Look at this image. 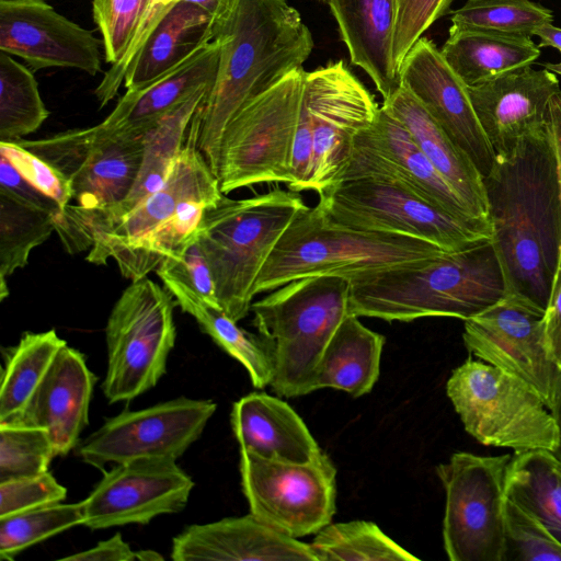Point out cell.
<instances>
[{
  "label": "cell",
  "instance_id": "obj_1",
  "mask_svg": "<svg viewBox=\"0 0 561 561\" xmlns=\"http://www.w3.org/2000/svg\"><path fill=\"white\" fill-rule=\"evenodd\" d=\"M483 183L507 294L546 311L561 256V183L549 125L496 156Z\"/></svg>",
  "mask_w": 561,
  "mask_h": 561
},
{
  "label": "cell",
  "instance_id": "obj_2",
  "mask_svg": "<svg viewBox=\"0 0 561 561\" xmlns=\"http://www.w3.org/2000/svg\"><path fill=\"white\" fill-rule=\"evenodd\" d=\"M220 45L216 77L190 129L217 176L220 141L236 113L291 71L313 48L310 30L288 0H231L215 21Z\"/></svg>",
  "mask_w": 561,
  "mask_h": 561
},
{
  "label": "cell",
  "instance_id": "obj_3",
  "mask_svg": "<svg viewBox=\"0 0 561 561\" xmlns=\"http://www.w3.org/2000/svg\"><path fill=\"white\" fill-rule=\"evenodd\" d=\"M348 280V314L389 322L426 317L465 321L507 295L492 239Z\"/></svg>",
  "mask_w": 561,
  "mask_h": 561
},
{
  "label": "cell",
  "instance_id": "obj_4",
  "mask_svg": "<svg viewBox=\"0 0 561 561\" xmlns=\"http://www.w3.org/2000/svg\"><path fill=\"white\" fill-rule=\"evenodd\" d=\"M447 251L417 238L363 231L330 220L317 204L293 219L262 267L253 296L310 276L355 275L385 270Z\"/></svg>",
  "mask_w": 561,
  "mask_h": 561
},
{
  "label": "cell",
  "instance_id": "obj_5",
  "mask_svg": "<svg viewBox=\"0 0 561 561\" xmlns=\"http://www.w3.org/2000/svg\"><path fill=\"white\" fill-rule=\"evenodd\" d=\"M294 191L273 190L243 199L226 196L206 209L197 242L221 309L234 321L251 310L254 283L293 219L305 209Z\"/></svg>",
  "mask_w": 561,
  "mask_h": 561
},
{
  "label": "cell",
  "instance_id": "obj_6",
  "mask_svg": "<svg viewBox=\"0 0 561 561\" xmlns=\"http://www.w3.org/2000/svg\"><path fill=\"white\" fill-rule=\"evenodd\" d=\"M379 107L343 60L306 72L289 190L319 194L337 183L352 158L356 136L374 123Z\"/></svg>",
  "mask_w": 561,
  "mask_h": 561
},
{
  "label": "cell",
  "instance_id": "obj_7",
  "mask_svg": "<svg viewBox=\"0 0 561 561\" xmlns=\"http://www.w3.org/2000/svg\"><path fill=\"white\" fill-rule=\"evenodd\" d=\"M350 280L310 276L291 280L251 305L253 324L272 356L273 391L286 398L310 393L321 355L348 314Z\"/></svg>",
  "mask_w": 561,
  "mask_h": 561
},
{
  "label": "cell",
  "instance_id": "obj_8",
  "mask_svg": "<svg viewBox=\"0 0 561 561\" xmlns=\"http://www.w3.org/2000/svg\"><path fill=\"white\" fill-rule=\"evenodd\" d=\"M319 205L333 222L363 231L403 234L456 250L492 239L489 218H461L396 181L364 176L319 193Z\"/></svg>",
  "mask_w": 561,
  "mask_h": 561
},
{
  "label": "cell",
  "instance_id": "obj_9",
  "mask_svg": "<svg viewBox=\"0 0 561 561\" xmlns=\"http://www.w3.org/2000/svg\"><path fill=\"white\" fill-rule=\"evenodd\" d=\"M446 392L467 433L483 445L515 453L557 446L556 422L541 397L483 360L469 358L455 368Z\"/></svg>",
  "mask_w": 561,
  "mask_h": 561
},
{
  "label": "cell",
  "instance_id": "obj_10",
  "mask_svg": "<svg viewBox=\"0 0 561 561\" xmlns=\"http://www.w3.org/2000/svg\"><path fill=\"white\" fill-rule=\"evenodd\" d=\"M306 72L298 68L243 105L226 126L217 179L224 194L291 182L290 159Z\"/></svg>",
  "mask_w": 561,
  "mask_h": 561
},
{
  "label": "cell",
  "instance_id": "obj_11",
  "mask_svg": "<svg viewBox=\"0 0 561 561\" xmlns=\"http://www.w3.org/2000/svg\"><path fill=\"white\" fill-rule=\"evenodd\" d=\"M171 293L142 277L122 293L105 327L107 368L102 390L110 403L130 401L165 374L176 329Z\"/></svg>",
  "mask_w": 561,
  "mask_h": 561
},
{
  "label": "cell",
  "instance_id": "obj_12",
  "mask_svg": "<svg viewBox=\"0 0 561 561\" xmlns=\"http://www.w3.org/2000/svg\"><path fill=\"white\" fill-rule=\"evenodd\" d=\"M511 455L459 451L436 467L445 490L444 548L450 561H503L505 477Z\"/></svg>",
  "mask_w": 561,
  "mask_h": 561
},
{
  "label": "cell",
  "instance_id": "obj_13",
  "mask_svg": "<svg viewBox=\"0 0 561 561\" xmlns=\"http://www.w3.org/2000/svg\"><path fill=\"white\" fill-rule=\"evenodd\" d=\"M240 474L250 513L273 529L297 539L332 522L336 469L323 451L296 463L240 450Z\"/></svg>",
  "mask_w": 561,
  "mask_h": 561
},
{
  "label": "cell",
  "instance_id": "obj_14",
  "mask_svg": "<svg viewBox=\"0 0 561 561\" xmlns=\"http://www.w3.org/2000/svg\"><path fill=\"white\" fill-rule=\"evenodd\" d=\"M14 141L58 170L71 185V205L85 211L105 210L124 201L144 156V136L114 133L101 123L43 139Z\"/></svg>",
  "mask_w": 561,
  "mask_h": 561
},
{
  "label": "cell",
  "instance_id": "obj_15",
  "mask_svg": "<svg viewBox=\"0 0 561 561\" xmlns=\"http://www.w3.org/2000/svg\"><path fill=\"white\" fill-rule=\"evenodd\" d=\"M543 316L507 294L465 320L462 340L470 354L527 383L550 409L561 392V366L547 347Z\"/></svg>",
  "mask_w": 561,
  "mask_h": 561
},
{
  "label": "cell",
  "instance_id": "obj_16",
  "mask_svg": "<svg viewBox=\"0 0 561 561\" xmlns=\"http://www.w3.org/2000/svg\"><path fill=\"white\" fill-rule=\"evenodd\" d=\"M216 408L211 400L180 397L123 411L79 442L76 453L95 468L140 458L178 460L202 435Z\"/></svg>",
  "mask_w": 561,
  "mask_h": 561
},
{
  "label": "cell",
  "instance_id": "obj_17",
  "mask_svg": "<svg viewBox=\"0 0 561 561\" xmlns=\"http://www.w3.org/2000/svg\"><path fill=\"white\" fill-rule=\"evenodd\" d=\"M194 488L192 478L168 458H140L114 465L83 500V526L106 529L181 512Z\"/></svg>",
  "mask_w": 561,
  "mask_h": 561
},
{
  "label": "cell",
  "instance_id": "obj_18",
  "mask_svg": "<svg viewBox=\"0 0 561 561\" xmlns=\"http://www.w3.org/2000/svg\"><path fill=\"white\" fill-rule=\"evenodd\" d=\"M364 176L390 179L455 216L481 218L472 215L408 128L385 105L374 123L356 136L352 158L339 182Z\"/></svg>",
  "mask_w": 561,
  "mask_h": 561
},
{
  "label": "cell",
  "instance_id": "obj_19",
  "mask_svg": "<svg viewBox=\"0 0 561 561\" xmlns=\"http://www.w3.org/2000/svg\"><path fill=\"white\" fill-rule=\"evenodd\" d=\"M225 194L219 181L197 147L188 128L183 148L175 157L165 182L129 213L94 237L87 260L93 264L116 261L169 220L191 199L217 205Z\"/></svg>",
  "mask_w": 561,
  "mask_h": 561
},
{
  "label": "cell",
  "instance_id": "obj_20",
  "mask_svg": "<svg viewBox=\"0 0 561 561\" xmlns=\"http://www.w3.org/2000/svg\"><path fill=\"white\" fill-rule=\"evenodd\" d=\"M103 42L44 0H0V50L22 58L33 70H102Z\"/></svg>",
  "mask_w": 561,
  "mask_h": 561
},
{
  "label": "cell",
  "instance_id": "obj_21",
  "mask_svg": "<svg viewBox=\"0 0 561 561\" xmlns=\"http://www.w3.org/2000/svg\"><path fill=\"white\" fill-rule=\"evenodd\" d=\"M399 78L485 178L494 165L495 153L478 121L467 85L445 61L440 49L427 37H420L402 60Z\"/></svg>",
  "mask_w": 561,
  "mask_h": 561
},
{
  "label": "cell",
  "instance_id": "obj_22",
  "mask_svg": "<svg viewBox=\"0 0 561 561\" xmlns=\"http://www.w3.org/2000/svg\"><path fill=\"white\" fill-rule=\"evenodd\" d=\"M210 87L203 88L165 114L144 135V156L137 179L127 197L105 210L85 211L69 204L59 228L69 253L91 249L93 239L165 182L173 161L183 148L192 118Z\"/></svg>",
  "mask_w": 561,
  "mask_h": 561
},
{
  "label": "cell",
  "instance_id": "obj_23",
  "mask_svg": "<svg viewBox=\"0 0 561 561\" xmlns=\"http://www.w3.org/2000/svg\"><path fill=\"white\" fill-rule=\"evenodd\" d=\"M467 88L495 157L508 154L523 138L546 129L550 102L561 91L556 73L531 66Z\"/></svg>",
  "mask_w": 561,
  "mask_h": 561
},
{
  "label": "cell",
  "instance_id": "obj_24",
  "mask_svg": "<svg viewBox=\"0 0 561 561\" xmlns=\"http://www.w3.org/2000/svg\"><path fill=\"white\" fill-rule=\"evenodd\" d=\"M95 382L96 377L89 369L84 355L66 344L24 408L0 423L45 430L58 456H65L78 446L89 423Z\"/></svg>",
  "mask_w": 561,
  "mask_h": 561
},
{
  "label": "cell",
  "instance_id": "obj_25",
  "mask_svg": "<svg viewBox=\"0 0 561 561\" xmlns=\"http://www.w3.org/2000/svg\"><path fill=\"white\" fill-rule=\"evenodd\" d=\"M174 561H317L309 543L286 536L251 513L194 524L172 539Z\"/></svg>",
  "mask_w": 561,
  "mask_h": 561
},
{
  "label": "cell",
  "instance_id": "obj_26",
  "mask_svg": "<svg viewBox=\"0 0 561 561\" xmlns=\"http://www.w3.org/2000/svg\"><path fill=\"white\" fill-rule=\"evenodd\" d=\"M219 53L220 45L213 39L147 85L135 91L126 90L101 124L114 133L142 137L179 104L211 85Z\"/></svg>",
  "mask_w": 561,
  "mask_h": 561
},
{
  "label": "cell",
  "instance_id": "obj_27",
  "mask_svg": "<svg viewBox=\"0 0 561 561\" xmlns=\"http://www.w3.org/2000/svg\"><path fill=\"white\" fill-rule=\"evenodd\" d=\"M230 422L240 450L305 463L322 453L302 419L285 401L250 393L233 403Z\"/></svg>",
  "mask_w": 561,
  "mask_h": 561
},
{
  "label": "cell",
  "instance_id": "obj_28",
  "mask_svg": "<svg viewBox=\"0 0 561 561\" xmlns=\"http://www.w3.org/2000/svg\"><path fill=\"white\" fill-rule=\"evenodd\" d=\"M353 65L363 69L383 100L400 85L392 59L398 0H327Z\"/></svg>",
  "mask_w": 561,
  "mask_h": 561
},
{
  "label": "cell",
  "instance_id": "obj_29",
  "mask_svg": "<svg viewBox=\"0 0 561 561\" xmlns=\"http://www.w3.org/2000/svg\"><path fill=\"white\" fill-rule=\"evenodd\" d=\"M385 105L411 133L439 174L476 217L489 218L483 178L419 99L402 83Z\"/></svg>",
  "mask_w": 561,
  "mask_h": 561
},
{
  "label": "cell",
  "instance_id": "obj_30",
  "mask_svg": "<svg viewBox=\"0 0 561 561\" xmlns=\"http://www.w3.org/2000/svg\"><path fill=\"white\" fill-rule=\"evenodd\" d=\"M214 18L180 0L160 21L127 71L124 85L138 90L178 66L214 39Z\"/></svg>",
  "mask_w": 561,
  "mask_h": 561
},
{
  "label": "cell",
  "instance_id": "obj_31",
  "mask_svg": "<svg viewBox=\"0 0 561 561\" xmlns=\"http://www.w3.org/2000/svg\"><path fill=\"white\" fill-rule=\"evenodd\" d=\"M385 342L382 334L366 328L358 317L347 314L321 355L310 392L333 388L355 398L370 392L379 377Z\"/></svg>",
  "mask_w": 561,
  "mask_h": 561
},
{
  "label": "cell",
  "instance_id": "obj_32",
  "mask_svg": "<svg viewBox=\"0 0 561 561\" xmlns=\"http://www.w3.org/2000/svg\"><path fill=\"white\" fill-rule=\"evenodd\" d=\"M440 53L462 82L474 87L531 66L540 48L531 37L461 30L449 31Z\"/></svg>",
  "mask_w": 561,
  "mask_h": 561
},
{
  "label": "cell",
  "instance_id": "obj_33",
  "mask_svg": "<svg viewBox=\"0 0 561 561\" xmlns=\"http://www.w3.org/2000/svg\"><path fill=\"white\" fill-rule=\"evenodd\" d=\"M505 494L561 543V465L551 451L515 453L506 470Z\"/></svg>",
  "mask_w": 561,
  "mask_h": 561
},
{
  "label": "cell",
  "instance_id": "obj_34",
  "mask_svg": "<svg viewBox=\"0 0 561 561\" xmlns=\"http://www.w3.org/2000/svg\"><path fill=\"white\" fill-rule=\"evenodd\" d=\"M67 343L55 330L25 332L14 346L3 348L0 422L20 412Z\"/></svg>",
  "mask_w": 561,
  "mask_h": 561
},
{
  "label": "cell",
  "instance_id": "obj_35",
  "mask_svg": "<svg viewBox=\"0 0 561 561\" xmlns=\"http://www.w3.org/2000/svg\"><path fill=\"white\" fill-rule=\"evenodd\" d=\"M55 230L54 217L0 192V300L9 296L7 279L27 264L31 251Z\"/></svg>",
  "mask_w": 561,
  "mask_h": 561
},
{
  "label": "cell",
  "instance_id": "obj_36",
  "mask_svg": "<svg viewBox=\"0 0 561 561\" xmlns=\"http://www.w3.org/2000/svg\"><path fill=\"white\" fill-rule=\"evenodd\" d=\"M317 561H419L375 523L329 524L309 543Z\"/></svg>",
  "mask_w": 561,
  "mask_h": 561
},
{
  "label": "cell",
  "instance_id": "obj_37",
  "mask_svg": "<svg viewBox=\"0 0 561 561\" xmlns=\"http://www.w3.org/2000/svg\"><path fill=\"white\" fill-rule=\"evenodd\" d=\"M48 115L33 71L0 50V141L37 130Z\"/></svg>",
  "mask_w": 561,
  "mask_h": 561
},
{
  "label": "cell",
  "instance_id": "obj_38",
  "mask_svg": "<svg viewBox=\"0 0 561 561\" xmlns=\"http://www.w3.org/2000/svg\"><path fill=\"white\" fill-rule=\"evenodd\" d=\"M181 309L194 317L203 332L220 348L242 364L255 388L271 386L274 377L273 360L260 335L240 328L222 309L202 302L187 304Z\"/></svg>",
  "mask_w": 561,
  "mask_h": 561
},
{
  "label": "cell",
  "instance_id": "obj_39",
  "mask_svg": "<svg viewBox=\"0 0 561 561\" xmlns=\"http://www.w3.org/2000/svg\"><path fill=\"white\" fill-rule=\"evenodd\" d=\"M450 21L449 31L531 37L537 27L553 22V13L530 0H467L453 12Z\"/></svg>",
  "mask_w": 561,
  "mask_h": 561
},
{
  "label": "cell",
  "instance_id": "obj_40",
  "mask_svg": "<svg viewBox=\"0 0 561 561\" xmlns=\"http://www.w3.org/2000/svg\"><path fill=\"white\" fill-rule=\"evenodd\" d=\"M84 522L82 502L56 503L0 517V559L11 561L24 549Z\"/></svg>",
  "mask_w": 561,
  "mask_h": 561
},
{
  "label": "cell",
  "instance_id": "obj_41",
  "mask_svg": "<svg viewBox=\"0 0 561 561\" xmlns=\"http://www.w3.org/2000/svg\"><path fill=\"white\" fill-rule=\"evenodd\" d=\"M56 456V447L45 430L0 423V482L44 473Z\"/></svg>",
  "mask_w": 561,
  "mask_h": 561
},
{
  "label": "cell",
  "instance_id": "obj_42",
  "mask_svg": "<svg viewBox=\"0 0 561 561\" xmlns=\"http://www.w3.org/2000/svg\"><path fill=\"white\" fill-rule=\"evenodd\" d=\"M156 272L180 307L202 302L221 309L211 271L197 239L181 252L165 257Z\"/></svg>",
  "mask_w": 561,
  "mask_h": 561
},
{
  "label": "cell",
  "instance_id": "obj_43",
  "mask_svg": "<svg viewBox=\"0 0 561 561\" xmlns=\"http://www.w3.org/2000/svg\"><path fill=\"white\" fill-rule=\"evenodd\" d=\"M503 561H561V543L534 517L506 497Z\"/></svg>",
  "mask_w": 561,
  "mask_h": 561
},
{
  "label": "cell",
  "instance_id": "obj_44",
  "mask_svg": "<svg viewBox=\"0 0 561 561\" xmlns=\"http://www.w3.org/2000/svg\"><path fill=\"white\" fill-rule=\"evenodd\" d=\"M149 3L150 0H92L93 19L111 66L125 56Z\"/></svg>",
  "mask_w": 561,
  "mask_h": 561
},
{
  "label": "cell",
  "instance_id": "obj_45",
  "mask_svg": "<svg viewBox=\"0 0 561 561\" xmlns=\"http://www.w3.org/2000/svg\"><path fill=\"white\" fill-rule=\"evenodd\" d=\"M3 156L32 186L65 209L72 202L69 181L50 163L24 148L16 141H0Z\"/></svg>",
  "mask_w": 561,
  "mask_h": 561
},
{
  "label": "cell",
  "instance_id": "obj_46",
  "mask_svg": "<svg viewBox=\"0 0 561 561\" xmlns=\"http://www.w3.org/2000/svg\"><path fill=\"white\" fill-rule=\"evenodd\" d=\"M67 489L48 471L0 482V517L60 503Z\"/></svg>",
  "mask_w": 561,
  "mask_h": 561
},
{
  "label": "cell",
  "instance_id": "obj_47",
  "mask_svg": "<svg viewBox=\"0 0 561 561\" xmlns=\"http://www.w3.org/2000/svg\"><path fill=\"white\" fill-rule=\"evenodd\" d=\"M454 0H398V13L392 39V59L398 69L423 34L449 12Z\"/></svg>",
  "mask_w": 561,
  "mask_h": 561
},
{
  "label": "cell",
  "instance_id": "obj_48",
  "mask_svg": "<svg viewBox=\"0 0 561 561\" xmlns=\"http://www.w3.org/2000/svg\"><path fill=\"white\" fill-rule=\"evenodd\" d=\"M0 192L7 193L30 206L49 213L54 219L64 211L56 202L23 179L3 156H0Z\"/></svg>",
  "mask_w": 561,
  "mask_h": 561
},
{
  "label": "cell",
  "instance_id": "obj_49",
  "mask_svg": "<svg viewBox=\"0 0 561 561\" xmlns=\"http://www.w3.org/2000/svg\"><path fill=\"white\" fill-rule=\"evenodd\" d=\"M62 560L70 561H134L136 551L123 539L119 533L98 542L94 547L67 556Z\"/></svg>",
  "mask_w": 561,
  "mask_h": 561
},
{
  "label": "cell",
  "instance_id": "obj_50",
  "mask_svg": "<svg viewBox=\"0 0 561 561\" xmlns=\"http://www.w3.org/2000/svg\"><path fill=\"white\" fill-rule=\"evenodd\" d=\"M549 131L556 150L558 169L561 183V91L557 93L549 107ZM561 270V256L558 271ZM557 271V272H558Z\"/></svg>",
  "mask_w": 561,
  "mask_h": 561
},
{
  "label": "cell",
  "instance_id": "obj_51",
  "mask_svg": "<svg viewBox=\"0 0 561 561\" xmlns=\"http://www.w3.org/2000/svg\"><path fill=\"white\" fill-rule=\"evenodd\" d=\"M539 37V47H553L561 51V28L554 26L552 23L543 24L534 31V34Z\"/></svg>",
  "mask_w": 561,
  "mask_h": 561
},
{
  "label": "cell",
  "instance_id": "obj_52",
  "mask_svg": "<svg viewBox=\"0 0 561 561\" xmlns=\"http://www.w3.org/2000/svg\"><path fill=\"white\" fill-rule=\"evenodd\" d=\"M183 1L193 3V4L204 9L216 21L227 10L231 0H183Z\"/></svg>",
  "mask_w": 561,
  "mask_h": 561
},
{
  "label": "cell",
  "instance_id": "obj_53",
  "mask_svg": "<svg viewBox=\"0 0 561 561\" xmlns=\"http://www.w3.org/2000/svg\"><path fill=\"white\" fill-rule=\"evenodd\" d=\"M557 426L558 443L556 448L551 451L557 461L561 465V392L557 397L552 407L549 409Z\"/></svg>",
  "mask_w": 561,
  "mask_h": 561
},
{
  "label": "cell",
  "instance_id": "obj_54",
  "mask_svg": "<svg viewBox=\"0 0 561 561\" xmlns=\"http://www.w3.org/2000/svg\"><path fill=\"white\" fill-rule=\"evenodd\" d=\"M163 559L159 552L153 550L136 551V560L138 561H161Z\"/></svg>",
  "mask_w": 561,
  "mask_h": 561
},
{
  "label": "cell",
  "instance_id": "obj_55",
  "mask_svg": "<svg viewBox=\"0 0 561 561\" xmlns=\"http://www.w3.org/2000/svg\"><path fill=\"white\" fill-rule=\"evenodd\" d=\"M545 68L553 73L561 76V60L556 64H552V62L545 64Z\"/></svg>",
  "mask_w": 561,
  "mask_h": 561
},
{
  "label": "cell",
  "instance_id": "obj_56",
  "mask_svg": "<svg viewBox=\"0 0 561 561\" xmlns=\"http://www.w3.org/2000/svg\"><path fill=\"white\" fill-rule=\"evenodd\" d=\"M318 1H320V2H327V0H318Z\"/></svg>",
  "mask_w": 561,
  "mask_h": 561
}]
</instances>
